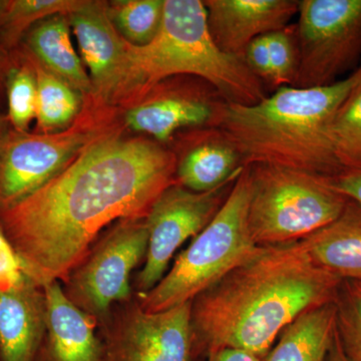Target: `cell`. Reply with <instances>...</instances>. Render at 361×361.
Listing matches in <instances>:
<instances>
[{
  "label": "cell",
  "instance_id": "5",
  "mask_svg": "<svg viewBox=\"0 0 361 361\" xmlns=\"http://www.w3.org/2000/svg\"><path fill=\"white\" fill-rule=\"evenodd\" d=\"M250 190V172L245 166L212 221L176 258L163 279L142 294V310L160 312L192 302L254 255L259 246L249 229Z\"/></svg>",
  "mask_w": 361,
  "mask_h": 361
},
{
  "label": "cell",
  "instance_id": "32",
  "mask_svg": "<svg viewBox=\"0 0 361 361\" xmlns=\"http://www.w3.org/2000/svg\"><path fill=\"white\" fill-rule=\"evenodd\" d=\"M325 361H350L344 353L343 348H342L341 341H339V337L337 336V330L336 337H334Z\"/></svg>",
  "mask_w": 361,
  "mask_h": 361
},
{
  "label": "cell",
  "instance_id": "3",
  "mask_svg": "<svg viewBox=\"0 0 361 361\" xmlns=\"http://www.w3.org/2000/svg\"><path fill=\"white\" fill-rule=\"evenodd\" d=\"M361 77L319 87H284L253 104L221 106L213 127L238 149L244 166H279L331 178L341 173L331 142L337 109Z\"/></svg>",
  "mask_w": 361,
  "mask_h": 361
},
{
  "label": "cell",
  "instance_id": "15",
  "mask_svg": "<svg viewBox=\"0 0 361 361\" xmlns=\"http://www.w3.org/2000/svg\"><path fill=\"white\" fill-rule=\"evenodd\" d=\"M47 343L37 361H106L96 336V317L71 300L59 281L42 287Z\"/></svg>",
  "mask_w": 361,
  "mask_h": 361
},
{
  "label": "cell",
  "instance_id": "29",
  "mask_svg": "<svg viewBox=\"0 0 361 361\" xmlns=\"http://www.w3.org/2000/svg\"><path fill=\"white\" fill-rule=\"evenodd\" d=\"M266 35L252 40L244 52L243 61L249 70L265 85L271 82V63Z\"/></svg>",
  "mask_w": 361,
  "mask_h": 361
},
{
  "label": "cell",
  "instance_id": "1",
  "mask_svg": "<svg viewBox=\"0 0 361 361\" xmlns=\"http://www.w3.org/2000/svg\"><path fill=\"white\" fill-rule=\"evenodd\" d=\"M175 176V154L160 142L109 133L61 174L1 211L0 228L23 273L42 288L66 279L106 225L146 217Z\"/></svg>",
  "mask_w": 361,
  "mask_h": 361
},
{
  "label": "cell",
  "instance_id": "34",
  "mask_svg": "<svg viewBox=\"0 0 361 361\" xmlns=\"http://www.w3.org/2000/svg\"><path fill=\"white\" fill-rule=\"evenodd\" d=\"M2 68H4V63H2L1 59H0V78H1Z\"/></svg>",
  "mask_w": 361,
  "mask_h": 361
},
{
  "label": "cell",
  "instance_id": "33",
  "mask_svg": "<svg viewBox=\"0 0 361 361\" xmlns=\"http://www.w3.org/2000/svg\"><path fill=\"white\" fill-rule=\"evenodd\" d=\"M8 123L6 116H0V149H1L2 144H4L6 135L8 134Z\"/></svg>",
  "mask_w": 361,
  "mask_h": 361
},
{
  "label": "cell",
  "instance_id": "6",
  "mask_svg": "<svg viewBox=\"0 0 361 361\" xmlns=\"http://www.w3.org/2000/svg\"><path fill=\"white\" fill-rule=\"evenodd\" d=\"M248 167L249 229L258 246L300 241L334 222L348 204L327 177L266 164Z\"/></svg>",
  "mask_w": 361,
  "mask_h": 361
},
{
  "label": "cell",
  "instance_id": "30",
  "mask_svg": "<svg viewBox=\"0 0 361 361\" xmlns=\"http://www.w3.org/2000/svg\"><path fill=\"white\" fill-rule=\"evenodd\" d=\"M329 180L336 191L361 205V169L343 171Z\"/></svg>",
  "mask_w": 361,
  "mask_h": 361
},
{
  "label": "cell",
  "instance_id": "28",
  "mask_svg": "<svg viewBox=\"0 0 361 361\" xmlns=\"http://www.w3.org/2000/svg\"><path fill=\"white\" fill-rule=\"evenodd\" d=\"M20 261L0 228V290H6L25 277Z\"/></svg>",
  "mask_w": 361,
  "mask_h": 361
},
{
  "label": "cell",
  "instance_id": "11",
  "mask_svg": "<svg viewBox=\"0 0 361 361\" xmlns=\"http://www.w3.org/2000/svg\"><path fill=\"white\" fill-rule=\"evenodd\" d=\"M70 23L77 37L80 54L89 68L92 92L103 102L125 96L139 89L130 63L128 42L116 30L108 6L85 1L70 14Z\"/></svg>",
  "mask_w": 361,
  "mask_h": 361
},
{
  "label": "cell",
  "instance_id": "21",
  "mask_svg": "<svg viewBox=\"0 0 361 361\" xmlns=\"http://www.w3.org/2000/svg\"><path fill=\"white\" fill-rule=\"evenodd\" d=\"M35 70L37 85V120L42 133L65 128L73 122L80 108L78 90L44 66L28 58Z\"/></svg>",
  "mask_w": 361,
  "mask_h": 361
},
{
  "label": "cell",
  "instance_id": "17",
  "mask_svg": "<svg viewBox=\"0 0 361 361\" xmlns=\"http://www.w3.org/2000/svg\"><path fill=\"white\" fill-rule=\"evenodd\" d=\"M245 167L238 149L218 128L209 127L198 142L176 158V179L190 191H211L238 177Z\"/></svg>",
  "mask_w": 361,
  "mask_h": 361
},
{
  "label": "cell",
  "instance_id": "22",
  "mask_svg": "<svg viewBox=\"0 0 361 361\" xmlns=\"http://www.w3.org/2000/svg\"><path fill=\"white\" fill-rule=\"evenodd\" d=\"M82 0H7L0 1V49L16 47L37 21L75 13Z\"/></svg>",
  "mask_w": 361,
  "mask_h": 361
},
{
  "label": "cell",
  "instance_id": "13",
  "mask_svg": "<svg viewBox=\"0 0 361 361\" xmlns=\"http://www.w3.org/2000/svg\"><path fill=\"white\" fill-rule=\"evenodd\" d=\"M207 23L221 51L243 59L252 40L289 25L299 0H207Z\"/></svg>",
  "mask_w": 361,
  "mask_h": 361
},
{
  "label": "cell",
  "instance_id": "14",
  "mask_svg": "<svg viewBox=\"0 0 361 361\" xmlns=\"http://www.w3.org/2000/svg\"><path fill=\"white\" fill-rule=\"evenodd\" d=\"M224 102L215 89L161 90L128 111L126 121L130 129L168 142L186 128L213 127Z\"/></svg>",
  "mask_w": 361,
  "mask_h": 361
},
{
  "label": "cell",
  "instance_id": "7",
  "mask_svg": "<svg viewBox=\"0 0 361 361\" xmlns=\"http://www.w3.org/2000/svg\"><path fill=\"white\" fill-rule=\"evenodd\" d=\"M295 87H326L361 59V0H300Z\"/></svg>",
  "mask_w": 361,
  "mask_h": 361
},
{
  "label": "cell",
  "instance_id": "18",
  "mask_svg": "<svg viewBox=\"0 0 361 361\" xmlns=\"http://www.w3.org/2000/svg\"><path fill=\"white\" fill-rule=\"evenodd\" d=\"M316 265L342 280L361 282V205L349 200L338 218L300 240Z\"/></svg>",
  "mask_w": 361,
  "mask_h": 361
},
{
  "label": "cell",
  "instance_id": "26",
  "mask_svg": "<svg viewBox=\"0 0 361 361\" xmlns=\"http://www.w3.org/2000/svg\"><path fill=\"white\" fill-rule=\"evenodd\" d=\"M337 336L350 361H361V282L343 280L336 299Z\"/></svg>",
  "mask_w": 361,
  "mask_h": 361
},
{
  "label": "cell",
  "instance_id": "2",
  "mask_svg": "<svg viewBox=\"0 0 361 361\" xmlns=\"http://www.w3.org/2000/svg\"><path fill=\"white\" fill-rule=\"evenodd\" d=\"M342 281L316 265L301 241L259 246L192 301L197 348L240 349L263 360L299 315L334 302Z\"/></svg>",
  "mask_w": 361,
  "mask_h": 361
},
{
  "label": "cell",
  "instance_id": "19",
  "mask_svg": "<svg viewBox=\"0 0 361 361\" xmlns=\"http://www.w3.org/2000/svg\"><path fill=\"white\" fill-rule=\"evenodd\" d=\"M70 20L54 16L37 23L26 35L28 58L80 92H92V82L71 44Z\"/></svg>",
  "mask_w": 361,
  "mask_h": 361
},
{
  "label": "cell",
  "instance_id": "9",
  "mask_svg": "<svg viewBox=\"0 0 361 361\" xmlns=\"http://www.w3.org/2000/svg\"><path fill=\"white\" fill-rule=\"evenodd\" d=\"M146 217L120 221L99 240L68 278L73 303L89 314L104 316L130 294V274L148 250Z\"/></svg>",
  "mask_w": 361,
  "mask_h": 361
},
{
  "label": "cell",
  "instance_id": "24",
  "mask_svg": "<svg viewBox=\"0 0 361 361\" xmlns=\"http://www.w3.org/2000/svg\"><path fill=\"white\" fill-rule=\"evenodd\" d=\"M331 142L341 172L361 169V77L337 109Z\"/></svg>",
  "mask_w": 361,
  "mask_h": 361
},
{
  "label": "cell",
  "instance_id": "12",
  "mask_svg": "<svg viewBox=\"0 0 361 361\" xmlns=\"http://www.w3.org/2000/svg\"><path fill=\"white\" fill-rule=\"evenodd\" d=\"M191 311L192 302L160 312L137 308L106 353V361H194L199 350Z\"/></svg>",
  "mask_w": 361,
  "mask_h": 361
},
{
  "label": "cell",
  "instance_id": "16",
  "mask_svg": "<svg viewBox=\"0 0 361 361\" xmlns=\"http://www.w3.org/2000/svg\"><path fill=\"white\" fill-rule=\"evenodd\" d=\"M45 330L44 288L25 275L0 290V361H37Z\"/></svg>",
  "mask_w": 361,
  "mask_h": 361
},
{
  "label": "cell",
  "instance_id": "25",
  "mask_svg": "<svg viewBox=\"0 0 361 361\" xmlns=\"http://www.w3.org/2000/svg\"><path fill=\"white\" fill-rule=\"evenodd\" d=\"M11 66L6 73L8 115L7 121L16 132H27L30 123L37 118V85L30 59Z\"/></svg>",
  "mask_w": 361,
  "mask_h": 361
},
{
  "label": "cell",
  "instance_id": "20",
  "mask_svg": "<svg viewBox=\"0 0 361 361\" xmlns=\"http://www.w3.org/2000/svg\"><path fill=\"white\" fill-rule=\"evenodd\" d=\"M336 301L305 311L280 334L264 361H325L337 330Z\"/></svg>",
  "mask_w": 361,
  "mask_h": 361
},
{
  "label": "cell",
  "instance_id": "23",
  "mask_svg": "<svg viewBox=\"0 0 361 361\" xmlns=\"http://www.w3.org/2000/svg\"><path fill=\"white\" fill-rule=\"evenodd\" d=\"M108 13L126 42L142 47L153 42L160 32L164 0H118L109 4Z\"/></svg>",
  "mask_w": 361,
  "mask_h": 361
},
{
  "label": "cell",
  "instance_id": "4",
  "mask_svg": "<svg viewBox=\"0 0 361 361\" xmlns=\"http://www.w3.org/2000/svg\"><path fill=\"white\" fill-rule=\"evenodd\" d=\"M128 49L139 89L191 75L212 85L227 103L253 104L267 97L266 85L245 61L215 44L200 0H164L163 23L155 39L142 47L128 42Z\"/></svg>",
  "mask_w": 361,
  "mask_h": 361
},
{
  "label": "cell",
  "instance_id": "10",
  "mask_svg": "<svg viewBox=\"0 0 361 361\" xmlns=\"http://www.w3.org/2000/svg\"><path fill=\"white\" fill-rule=\"evenodd\" d=\"M237 178L203 193L190 191L177 182L161 192L146 216L148 250L137 277L141 295L163 279L178 249L212 221Z\"/></svg>",
  "mask_w": 361,
  "mask_h": 361
},
{
  "label": "cell",
  "instance_id": "8",
  "mask_svg": "<svg viewBox=\"0 0 361 361\" xmlns=\"http://www.w3.org/2000/svg\"><path fill=\"white\" fill-rule=\"evenodd\" d=\"M109 134L104 125L78 120L61 133L9 130L0 149V212L39 190L90 144Z\"/></svg>",
  "mask_w": 361,
  "mask_h": 361
},
{
  "label": "cell",
  "instance_id": "27",
  "mask_svg": "<svg viewBox=\"0 0 361 361\" xmlns=\"http://www.w3.org/2000/svg\"><path fill=\"white\" fill-rule=\"evenodd\" d=\"M271 63L270 87L275 90L294 87L299 68L296 25H289L266 35Z\"/></svg>",
  "mask_w": 361,
  "mask_h": 361
},
{
  "label": "cell",
  "instance_id": "31",
  "mask_svg": "<svg viewBox=\"0 0 361 361\" xmlns=\"http://www.w3.org/2000/svg\"><path fill=\"white\" fill-rule=\"evenodd\" d=\"M208 361H263L247 351L235 348H219L208 353Z\"/></svg>",
  "mask_w": 361,
  "mask_h": 361
}]
</instances>
